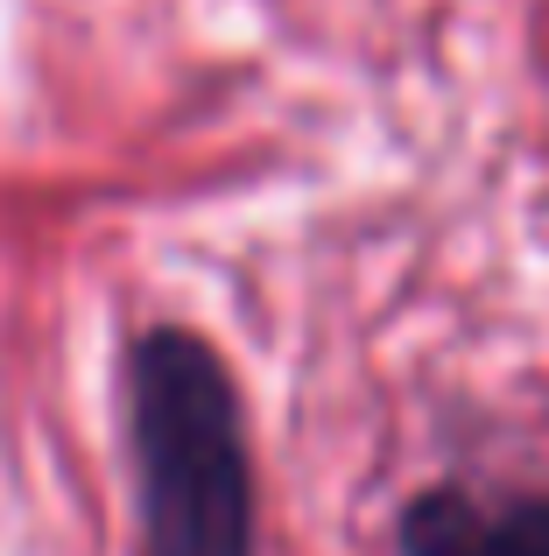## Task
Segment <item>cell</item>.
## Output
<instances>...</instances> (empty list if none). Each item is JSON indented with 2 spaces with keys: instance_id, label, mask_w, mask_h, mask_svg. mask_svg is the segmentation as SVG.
<instances>
[{
  "instance_id": "cell-1",
  "label": "cell",
  "mask_w": 549,
  "mask_h": 556,
  "mask_svg": "<svg viewBox=\"0 0 549 556\" xmlns=\"http://www.w3.org/2000/svg\"><path fill=\"white\" fill-rule=\"evenodd\" d=\"M135 458L149 556H254V486L226 367L183 331L135 353Z\"/></svg>"
},
{
  "instance_id": "cell-2",
  "label": "cell",
  "mask_w": 549,
  "mask_h": 556,
  "mask_svg": "<svg viewBox=\"0 0 549 556\" xmlns=\"http://www.w3.org/2000/svg\"><path fill=\"white\" fill-rule=\"evenodd\" d=\"M409 556H549V501H472L430 493L401 521Z\"/></svg>"
}]
</instances>
